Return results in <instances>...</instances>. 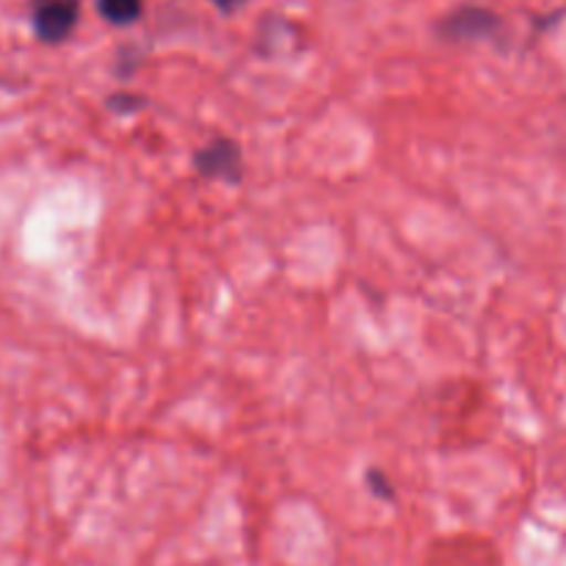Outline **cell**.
Masks as SVG:
<instances>
[{"mask_svg":"<svg viewBox=\"0 0 566 566\" xmlns=\"http://www.w3.org/2000/svg\"><path fill=\"white\" fill-rule=\"evenodd\" d=\"M144 0H97V11L111 25H130L142 17Z\"/></svg>","mask_w":566,"mask_h":566,"instance_id":"4","label":"cell"},{"mask_svg":"<svg viewBox=\"0 0 566 566\" xmlns=\"http://www.w3.org/2000/svg\"><path fill=\"white\" fill-rule=\"evenodd\" d=\"M210 3H213L219 11H224V14H232V11L241 9L247 0H210Z\"/></svg>","mask_w":566,"mask_h":566,"instance_id":"6","label":"cell"},{"mask_svg":"<svg viewBox=\"0 0 566 566\" xmlns=\"http://www.w3.org/2000/svg\"><path fill=\"white\" fill-rule=\"evenodd\" d=\"M81 0H31L33 31L42 42L59 44L75 31Z\"/></svg>","mask_w":566,"mask_h":566,"instance_id":"1","label":"cell"},{"mask_svg":"<svg viewBox=\"0 0 566 566\" xmlns=\"http://www.w3.org/2000/svg\"><path fill=\"white\" fill-rule=\"evenodd\" d=\"M368 479H370V490H376V492H379L381 497H390V495H392V490H390V486H387V484H381V481H385V479H381L379 473H368Z\"/></svg>","mask_w":566,"mask_h":566,"instance_id":"5","label":"cell"},{"mask_svg":"<svg viewBox=\"0 0 566 566\" xmlns=\"http://www.w3.org/2000/svg\"><path fill=\"white\" fill-rule=\"evenodd\" d=\"M193 166L202 177L210 180H230L241 177V149L230 138H213L193 155Z\"/></svg>","mask_w":566,"mask_h":566,"instance_id":"2","label":"cell"},{"mask_svg":"<svg viewBox=\"0 0 566 566\" xmlns=\"http://www.w3.org/2000/svg\"><path fill=\"white\" fill-rule=\"evenodd\" d=\"M497 28H501V20L495 11L481 9V6H462L442 20L440 31L448 39H484L492 36Z\"/></svg>","mask_w":566,"mask_h":566,"instance_id":"3","label":"cell"}]
</instances>
